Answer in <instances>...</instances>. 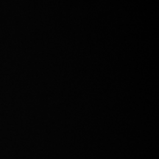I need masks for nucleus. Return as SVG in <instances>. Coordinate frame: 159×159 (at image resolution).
I'll use <instances>...</instances> for the list:
<instances>
[]
</instances>
